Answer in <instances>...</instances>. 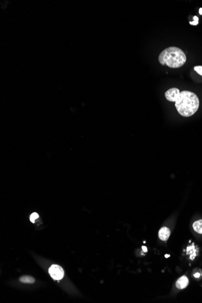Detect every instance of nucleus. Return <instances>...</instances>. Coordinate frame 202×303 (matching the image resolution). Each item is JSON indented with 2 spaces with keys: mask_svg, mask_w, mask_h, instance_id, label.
Returning <instances> with one entry per match:
<instances>
[{
  "mask_svg": "<svg viewBox=\"0 0 202 303\" xmlns=\"http://www.w3.org/2000/svg\"><path fill=\"white\" fill-rule=\"evenodd\" d=\"M199 14L202 15V8H200L199 9Z\"/></svg>",
  "mask_w": 202,
  "mask_h": 303,
  "instance_id": "nucleus-14",
  "label": "nucleus"
},
{
  "mask_svg": "<svg viewBox=\"0 0 202 303\" xmlns=\"http://www.w3.org/2000/svg\"><path fill=\"white\" fill-rule=\"evenodd\" d=\"M38 217H39V215L36 212H33V214H31V216L30 217V220L31 223H34L35 222V220L37 219Z\"/></svg>",
  "mask_w": 202,
  "mask_h": 303,
  "instance_id": "nucleus-8",
  "label": "nucleus"
},
{
  "mask_svg": "<svg viewBox=\"0 0 202 303\" xmlns=\"http://www.w3.org/2000/svg\"><path fill=\"white\" fill-rule=\"evenodd\" d=\"M165 258H168V257H170V255H165Z\"/></svg>",
  "mask_w": 202,
  "mask_h": 303,
  "instance_id": "nucleus-15",
  "label": "nucleus"
},
{
  "mask_svg": "<svg viewBox=\"0 0 202 303\" xmlns=\"http://www.w3.org/2000/svg\"><path fill=\"white\" fill-rule=\"evenodd\" d=\"M171 234V231L169 228L167 227L162 228L159 232V237L162 241H167Z\"/></svg>",
  "mask_w": 202,
  "mask_h": 303,
  "instance_id": "nucleus-4",
  "label": "nucleus"
},
{
  "mask_svg": "<svg viewBox=\"0 0 202 303\" xmlns=\"http://www.w3.org/2000/svg\"><path fill=\"white\" fill-rule=\"evenodd\" d=\"M165 96L166 99L175 102V107L178 113L184 117H190L194 114L199 107V99L197 96L190 91H180L177 88L167 90Z\"/></svg>",
  "mask_w": 202,
  "mask_h": 303,
  "instance_id": "nucleus-1",
  "label": "nucleus"
},
{
  "mask_svg": "<svg viewBox=\"0 0 202 303\" xmlns=\"http://www.w3.org/2000/svg\"><path fill=\"white\" fill-rule=\"evenodd\" d=\"M193 19H194V21H199V18L197 16H194L193 17Z\"/></svg>",
  "mask_w": 202,
  "mask_h": 303,
  "instance_id": "nucleus-11",
  "label": "nucleus"
},
{
  "mask_svg": "<svg viewBox=\"0 0 202 303\" xmlns=\"http://www.w3.org/2000/svg\"><path fill=\"white\" fill-rule=\"evenodd\" d=\"M193 229L196 232L202 234V220H199L193 223Z\"/></svg>",
  "mask_w": 202,
  "mask_h": 303,
  "instance_id": "nucleus-6",
  "label": "nucleus"
},
{
  "mask_svg": "<svg viewBox=\"0 0 202 303\" xmlns=\"http://www.w3.org/2000/svg\"><path fill=\"white\" fill-rule=\"evenodd\" d=\"M142 249H143V251H144L145 252H147V251H148V250H147V248L146 246H142Z\"/></svg>",
  "mask_w": 202,
  "mask_h": 303,
  "instance_id": "nucleus-12",
  "label": "nucleus"
},
{
  "mask_svg": "<svg viewBox=\"0 0 202 303\" xmlns=\"http://www.w3.org/2000/svg\"><path fill=\"white\" fill-rule=\"evenodd\" d=\"M194 277H195L196 278H199V277H200V274H197H197H196L194 275Z\"/></svg>",
  "mask_w": 202,
  "mask_h": 303,
  "instance_id": "nucleus-13",
  "label": "nucleus"
},
{
  "mask_svg": "<svg viewBox=\"0 0 202 303\" xmlns=\"http://www.w3.org/2000/svg\"><path fill=\"white\" fill-rule=\"evenodd\" d=\"M19 280L22 283H28V284H33V283H35V281L34 278H33L31 277H30V276H23V277H21L19 278Z\"/></svg>",
  "mask_w": 202,
  "mask_h": 303,
  "instance_id": "nucleus-7",
  "label": "nucleus"
},
{
  "mask_svg": "<svg viewBox=\"0 0 202 303\" xmlns=\"http://www.w3.org/2000/svg\"><path fill=\"white\" fill-rule=\"evenodd\" d=\"M190 24H191V25H197L199 24V21H194L193 22L190 21Z\"/></svg>",
  "mask_w": 202,
  "mask_h": 303,
  "instance_id": "nucleus-10",
  "label": "nucleus"
},
{
  "mask_svg": "<svg viewBox=\"0 0 202 303\" xmlns=\"http://www.w3.org/2000/svg\"><path fill=\"white\" fill-rule=\"evenodd\" d=\"M194 70L198 73L200 75L202 76V66L201 65H197V66H195L194 68Z\"/></svg>",
  "mask_w": 202,
  "mask_h": 303,
  "instance_id": "nucleus-9",
  "label": "nucleus"
},
{
  "mask_svg": "<svg viewBox=\"0 0 202 303\" xmlns=\"http://www.w3.org/2000/svg\"><path fill=\"white\" fill-rule=\"evenodd\" d=\"M189 283V280L186 276H183L180 277L176 282V287L179 289H183L186 288Z\"/></svg>",
  "mask_w": 202,
  "mask_h": 303,
  "instance_id": "nucleus-5",
  "label": "nucleus"
},
{
  "mask_svg": "<svg viewBox=\"0 0 202 303\" xmlns=\"http://www.w3.org/2000/svg\"><path fill=\"white\" fill-rule=\"evenodd\" d=\"M48 273L51 277L55 280H60L64 275V272L62 268L56 265H53L49 268Z\"/></svg>",
  "mask_w": 202,
  "mask_h": 303,
  "instance_id": "nucleus-3",
  "label": "nucleus"
},
{
  "mask_svg": "<svg viewBox=\"0 0 202 303\" xmlns=\"http://www.w3.org/2000/svg\"><path fill=\"white\" fill-rule=\"evenodd\" d=\"M159 61L163 65L177 68L183 66L187 61V56L179 47L171 46L164 50L159 56Z\"/></svg>",
  "mask_w": 202,
  "mask_h": 303,
  "instance_id": "nucleus-2",
  "label": "nucleus"
}]
</instances>
